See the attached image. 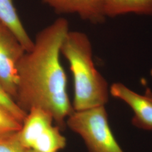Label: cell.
<instances>
[{
  "mask_svg": "<svg viewBox=\"0 0 152 152\" xmlns=\"http://www.w3.org/2000/svg\"><path fill=\"white\" fill-rule=\"evenodd\" d=\"M69 31L66 19L60 18L37 34L32 49L26 51L18 67L15 102L27 113L33 108L49 112L64 127L74 111L67 92V79L60 62V49Z\"/></svg>",
  "mask_w": 152,
  "mask_h": 152,
  "instance_id": "1",
  "label": "cell"
},
{
  "mask_svg": "<svg viewBox=\"0 0 152 152\" xmlns=\"http://www.w3.org/2000/svg\"><path fill=\"white\" fill-rule=\"evenodd\" d=\"M60 52L68 61L73 76V109L80 111L105 105L109 100L108 85L95 66L92 45L87 34L69 30Z\"/></svg>",
  "mask_w": 152,
  "mask_h": 152,
  "instance_id": "2",
  "label": "cell"
},
{
  "mask_svg": "<svg viewBox=\"0 0 152 152\" xmlns=\"http://www.w3.org/2000/svg\"><path fill=\"white\" fill-rule=\"evenodd\" d=\"M66 124L81 137L89 152H124L110 128L105 105L74 110Z\"/></svg>",
  "mask_w": 152,
  "mask_h": 152,
  "instance_id": "3",
  "label": "cell"
},
{
  "mask_svg": "<svg viewBox=\"0 0 152 152\" xmlns=\"http://www.w3.org/2000/svg\"><path fill=\"white\" fill-rule=\"evenodd\" d=\"M53 115L39 108L29 110L16 132L19 141L26 150L36 152H59L66 145V139L60 127L54 125Z\"/></svg>",
  "mask_w": 152,
  "mask_h": 152,
  "instance_id": "4",
  "label": "cell"
},
{
  "mask_svg": "<svg viewBox=\"0 0 152 152\" xmlns=\"http://www.w3.org/2000/svg\"><path fill=\"white\" fill-rule=\"evenodd\" d=\"M25 53L15 35L0 22V83L14 100L18 82L17 67Z\"/></svg>",
  "mask_w": 152,
  "mask_h": 152,
  "instance_id": "5",
  "label": "cell"
},
{
  "mask_svg": "<svg viewBox=\"0 0 152 152\" xmlns=\"http://www.w3.org/2000/svg\"><path fill=\"white\" fill-rule=\"evenodd\" d=\"M109 92L130 107L134 113L132 124L139 129L152 130V103L144 95L132 91L121 83H113Z\"/></svg>",
  "mask_w": 152,
  "mask_h": 152,
  "instance_id": "6",
  "label": "cell"
},
{
  "mask_svg": "<svg viewBox=\"0 0 152 152\" xmlns=\"http://www.w3.org/2000/svg\"><path fill=\"white\" fill-rule=\"evenodd\" d=\"M44 3L60 14H75L93 24L104 22L105 0H43Z\"/></svg>",
  "mask_w": 152,
  "mask_h": 152,
  "instance_id": "7",
  "label": "cell"
},
{
  "mask_svg": "<svg viewBox=\"0 0 152 152\" xmlns=\"http://www.w3.org/2000/svg\"><path fill=\"white\" fill-rule=\"evenodd\" d=\"M0 22L15 35L26 51L32 49L34 44L18 15L13 0H0Z\"/></svg>",
  "mask_w": 152,
  "mask_h": 152,
  "instance_id": "8",
  "label": "cell"
},
{
  "mask_svg": "<svg viewBox=\"0 0 152 152\" xmlns=\"http://www.w3.org/2000/svg\"><path fill=\"white\" fill-rule=\"evenodd\" d=\"M106 18L134 14L152 16V0H105Z\"/></svg>",
  "mask_w": 152,
  "mask_h": 152,
  "instance_id": "9",
  "label": "cell"
},
{
  "mask_svg": "<svg viewBox=\"0 0 152 152\" xmlns=\"http://www.w3.org/2000/svg\"><path fill=\"white\" fill-rule=\"evenodd\" d=\"M22 125L15 117L0 106V137L19 131Z\"/></svg>",
  "mask_w": 152,
  "mask_h": 152,
  "instance_id": "10",
  "label": "cell"
},
{
  "mask_svg": "<svg viewBox=\"0 0 152 152\" xmlns=\"http://www.w3.org/2000/svg\"><path fill=\"white\" fill-rule=\"evenodd\" d=\"M0 106L23 123L27 113L20 108L0 83Z\"/></svg>",
  "mask_w": 152,
  "mask_h": 152,
  "instance_id": "11",
  "label": "cell"
},
{
  "mask_svg": "<svg viewBox=\"0 0 152 152\" xmlns=\"http://www.w3.org/2000/svg\"><path fill=\"white\" fill-rule=\"evenodd\" d=\"M16 132L0 137V152H26L18 140Z\"/></svg>",
  "mask_w": 152,
  "mask_h": 152,
  "instance_id": "12",
  "label": "cell"
},
{
  "mask_svg": "<svg viewBox=\"0 0 152 152\" xmlns=\"http://www.w3.org/2000/svg\"><path fill=\"white\" fill-rule=\"evenodd\" d=\"M144 96L152 103V91L151 90V89H149V88H147L145 92Z\"/></svg>",
  "mask_w": 152,
  "mask_h": 152,
  "instance_id": "13",
  "label": "cell"
},
{
  "mask_svg": "<svg viewBox=\"0 0 152 152\" xmlns=\"http://www.w3.org/2000/svg\"><path fill=\"white\" fill-rule=\"evenodd\" d=\"M26 152H36L32 151H29V150H26Z\"/></svg>",
  "mask_w": 152,
  "mask_h": 152,
  "instance_id": "14",
  "label": "cell"
}]
</instances>
